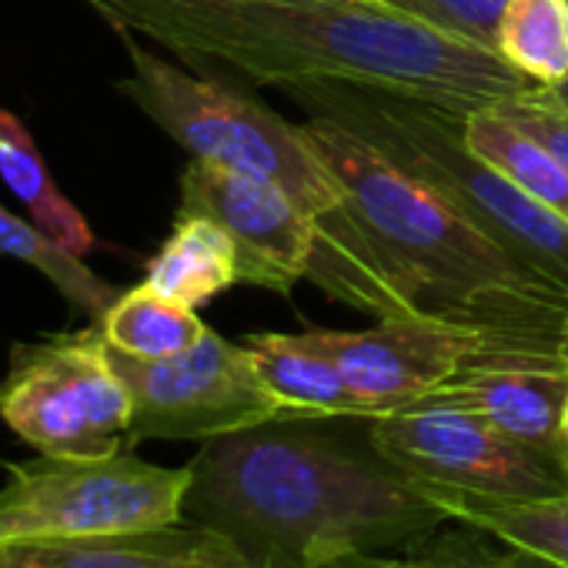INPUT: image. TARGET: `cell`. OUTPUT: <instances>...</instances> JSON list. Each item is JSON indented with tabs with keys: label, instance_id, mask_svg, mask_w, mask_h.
Wrapping results in <instances>:
<instances>
[{
	"label": "cell",
	"instance_id": "obj_22",
	"mask_svg": "<svg viewBox=\"0 0 568 568\" xmlns=\"http://www.w3.org/2000/svg\"><path fill=\"white\" fill-rule=\"evenodd\" d=\"M392 11H402L415 21H425L452 38L498 48V21L508 0H382Z\"/></svg>",
	"mask_w": 568,
	"mask_h": 568
},
{
	"label": "cell",
	"instance_id": "obj_7",
	"mask_svg": "<svg viewBox=\"0 0 568 568\" xmlns=\"http://www.w3.org/2000/svg\"><path fill=\"white\" fill-rule=\"evenodd\" d=\"M134 402L98 325L18 345L0 418L51 458H104L131 442Z\"/></svg>",
	"mask_w": 568,
	"mask_h": 568
},
{
	"label": "cell",
	"instance_id": "obj_28",
	"mask_svg": "<svg viewBox=\"0 0 568 568\" xmlns=\"http://www.w3.org/2000/svg\"><path fill=\"white\" fill-rule=\"evenodd\" d=\"M271 568H295V565H271Z\"/></svg>",
	"mask_w": 568,
	"mask_h": 568
},
{
	"label": "cell",
	"instance_id": "obj_4",
	"mask_svg": "<svg viewBox=\"0 0 568 568\" xmlns=\"http://www.w3.org/2000/svg\"><path fill=\"white\" fill-rule=\"evenodd\" d=\"M121 38L131 54V74L118 81L124 98H131L191 158L264 178L288 191L318 221L322 251L308 281L335 302L375 318L422 312L418 292L368 237L338 174L305 134V124L284 121L261 101L217 84L214 78H194L168 64L138 48L124 31Z\"/></svg>",
	"mask_w": 568,
	"mask_h": 568
},
{
	"label": "cell",
	"instance_id": "obj_24",
	"mask_svg": "<svg viewBox=\"0 0 568 568\" xmlns=\"http://www.w3.org/2000/svg\"><path fill=\"white\" fill-rule=\"evenodd\" d=\"M305 568H551V565L521 551H511L508 558H491V561H442V558H385L378 551L352 548V551L318 558Z\"/></svg>",
	"mask_w": 568,
	"mask_h": 568
},
{
	"label": "cell",
	"instance_id": "obj_3",
	"mask_svg": "<svg viewBox=\"0 0 568 568\" xmlns=\"http://www.w3.org/2000/svg\"><path fill=\"white\" fill-rule=\"evenodd\" d=\"M305 134L338 174L368 237L408 277L425 315L478 328L525 368H561L568 288L545 277L365 138L325 118Z\"/></svg>",
	"mask_w": 568,
	"mask_h": 568
},
{
	"label": "cell",
	"instance_id": "obj_23",
	"mask_svg": "<svg viewBox=\"0 0 568 568\" xmlns=\"http://www.w3.org/2000/svg\"><path fill=\"white\" fill-rule=\"evenodd\" d=\"M515 124H521L531 138H538L568 171V108L551 101L541 88L535 94L498 104Z\"/></svg>",
	"mask_w": 568,
	"mask_h": 568
},
{
	"label": "cell",
	"instance_id": "obj_6",
	"mask_svg": "<svg viewBox=\"0 0 568 568\" xmlns=\"http://www.w3.org/2000/svg\"><path fill=\"white\" fill-rule=\"evenodd\" d=\"M191 468H164L121 448L104 458L14 465L0 488V545L74 541L184 521Z\"/></svg>",
	"mask_w": 568,
	"mask_h": 568
},
{
	"label": "cell",
	"instance_id": "obj_19",
	"mask_svg": "<svg viewBox=\"0 0 568 568\" xmlns=\"http://www.w3.org/2000/svg\"><path fill=\"white\" fill-rule=\"evenodd\" d=\"M94 325L101 328L104 342L114 352L141 362H161L181 355L191 345H197L201 335L207 332V325L197 318L194 308L164 298L144 281L131 292H121Z\"/></svg>",
	"mask_w": 568,
	"mask_h": 568
},
{
	"label": "cell",
	"instance_id": "obj_10",
	"mask_svg": "<svg viewBox=\"0 0 568 568\" xmlns=\"http://www.w3.org/2000/svg\"><path fill=\"white\" fill-rule=\"evenodd\" d=\"M308 335L338 365L372 418L422 402L465 368L515 365L478 328L425 312L385 315L368 332L308 328Z\"/></svg>",
	"mask_w": 568,
	"mask_h": 568
},
{
	"label": "cell",
	"instance_id": "obj_25",
	"mask_svg": "<svg viewBox=\"0 0 568 568\" xmlns=\"http://www.w3.org/2000/svg\"><path fill=\"white\" fill-rule=\"evenodd\" d=\"M551 101H558L561 108H568V81L565 84H558V88H541Z\"/></svg>",
	"mask_w": 568,
	"mask_h": 568
},
{
	"label": "cell",
	"instance_id": "obj_12",
	"mask_svg": "<svg viewBox=\"0 0 568 568\" xmlns=\"http://www.w3.org/2000/svg\"><path fill=\"white\" fill-rule=\"evenodd\" d=\"M11 568H254L221 531L164 525L148 531L98 535L74 541L11 545Z\"/></svg>",
	"mask_w": 568,
	"mask_h": 568
},
{
	"label": "cell",
	"instance_id": "obj_20",
	"mask_svg": "<svg viewBox=\"0 0 568 568\" xmlns=\"http://www.w3.org/2000/svg\"><path fill=\"white\" fill-rule=\"evenodd\" d=\"M515 71L538 88L568 81V0H508L498 21V48Z\"/></svg>",
	"mask_w": 568,
	"mask_h": 568
},
{
	"label": "cell",
	"instance_id": "obj_21",
	"mask_svg": "<svg viewBox=\"0 0 568 568\" xmlns=\"http://www.w3.org/2000/svg\"><path fill=\"white\" fill-rule=\"evenodd\" d=\"M0 254L24 261L34 271H41L74 308H81L94 322H101V315L121 295L118 288H111L104 277H98L78 254L64 251L34 221L18 217L4 204H0Z\"/></svg>",
	"mask_w": 568,
	"mask_h": 568
},
{
	"label": "cell",
	"instance_id": "obj_5",
	"mask_svg": "<svg viewBox=\"0 0 568 568\" xmlns=\"http://www.w3.org/2000/svg\"><path fill=\"white\" fill-rule=\"evenodd\" d=\"M284 94L308 118L335 121L365 138L525 264L568 288V221L531 201L468 148L465 114L402 91L345 81L295 84Z\"/></svg>",
	"mask_w": 568,
	"mask_h": 568
},
{
	"label": "cell",
	"instance_id": "obj_1",
	"mask_svg": "<svg viewBox=\"0 0 568 568\" xmlns=\"http://www.w3.org/2000/svg\"><path fill=\"white\" fill-rule=\"evenodd\" d=\"M197 71L277 91L315 81L375 84L471 114L538 84L498 51L452 38L382 0H81Z\"/></svg>",
	"mask_w": 568,
	"mask_h": 568
},
{
	"label": "cell",
	"instance_id": "obj_18",
	"mask_svg": "<svg viewBox=\"0 0 568 568\" xmlns=\"http://www.w3.org/2000/svg\"><path fill=\"white\" fill-rule=\"evenodd\" d=\"M0 178L31 211V221L54 237L64 251L84 257L94 247V234L81 211L58 191L31 131L0 108Z\"/></svg>",
	"mask_w": 568,
	"mask_h": 568
},
{
	"label": "cell",
	"instance_id": "obj_27",
	"mask_svg": "<svg viewBox=\"0 0 568 568\" xmlns=\"http://www.w3.org/2000/svg\"><path fill=\"white\" fill-rule=\"evenodd\" d=\"M561 445L568 452V402H565V418H561Z\"/></svg>",
	"mask_w": 568,
	"mask_h": 568
},
{
	"label": "cell",
	"instance_id": "obj_8",
	"mask_svg": "<svg viewBox=\"0 0 568 568\" xmlns=\"http://www.w3.org/2000/svg\"><path fill=\"white\" fill-rule=\"evenodd\" d=\"M375 445L412 478L488 501H545L568 491V455L521 442L488 418L415 402L372 422Z\"/></svg>",
	"mask_w": 568,
	"mask_h": 568
},
{
	"label": "cell",
	"instance_id": "obj_14",
	"mask_svg": "<svg viewBox=\"0 0 568 568\" xmlns=\"http://www.w3.org/2000/svg\"><path fill=\"white\" fill-rule=\"evenodd\" d=\"M264 388L281 402L284 415H362L372 418L362 398L348 388L338 365L302 335L257 332L241 342Z\"/></svg>",
	"mask_w": 568,
	"mask_h": 568
},
{
	"label": "cell",
	"instance_id": "obj_16",
	"mask_svg": "<svg viewBox=\"0 0 568 568\" xmlns=\"http://www.w3.org/2000/svg\"><path fill=\"white\" fill-rule=\"evenodd\" d=\"M468 148L498 168L518 191L568 221V171L565 164L521 124H515L498 104L465 114Z\"/></svg>",
	"mask_w": 568,
	"mask_h": 568
},
{
	"label": "cell",
	"instance_id": "obj_17",
	"mask_svg": "<svg viewBox=\"0 0 568 568\" xmlns=\"http://www.w3.org/2000/svg\"><path fill=\"white\" fill-rule=\"evenodd\" d=\"M438 505L452 521L471 525L511 551L531 555L551 568H568V491L545 501H488L435 488Z\"/></svg>",
	"mask_w": 568,
	"mask_h": 568
},
{
	"label": "cell",
	"instance_id": "obj_2",
	"mask_svg": "<svg viewBox=\"0 0 568 568\" xmlns=\"http://www.w3.org/2000/svg\"><path fill=\"white\" fill-rule=\"evenodd\" d=\"M362 415H277L201 442L184 521L227 535L254 568L432 535L452 515L398 468Z\"/></svg>",
	"mask_w": 568,
	"mask_h": 568
},
{
	"label": "cell",
	"instance_id": "obj_13",
	"mask_svg": "<svg viewBox=\"0 0 568 568\" xmlns=\"http://www.w3.org/2000/svg\"><path fill=\"white\" fill-rule=\"evenodd\" d=\"M422 402L475 412L521 442L568 455L561 445L568 372L561 368H521V365L465 368L445 385H438L432 395H425Z\"/></svg>",
	"mask_w": 568,
	"mask_h": 568
},
{
	"label": "cell",
	"instance_id": "obj_9",
	"mask_svg": "<svg viewBox=\"0 0 568 568\" xmlns=\"http://www.w3.org/2000/svg\"><path fill=\"white\" fill-rule=\"evenodd\" d=\"M111 362L134 402L131 445L148 438L207 442L284 415L281 402L264 388L251 352L211 328L181 355L141 362L111 348Z\"/></svg>",
	"mask_w": 568,
	"mask_h": 568
},
{
	"label": "cell",
	"instance_id": "obj_26",
	"mask_svg": "<svg viewBox=\"0 0 568 568\" xmlns=\"http://www.w3.org/2000/svg\"><path fill=\"white\" fill-rule=\"evenodd\" d=\"M558 355H561V365L568 372V312H565V322H561V345H558Z\"/></svg>",
	"mask_w": 568,
	"mask_h": 568
},
{
	"label": "cell",
	"instance_id": "obj_11",
	"mask_svg": "<svg viewBox=\"0 0 568 568\" xmlns=\"http://www.w3.org/2000/svg\"><path fill=\"white\" fill-rule=\"evenodd\" d=\"M178 214L217 221L237 247V274L244 284L288 295L322 251L318 221L284 187L191 158L181 174Z\"/></svg>",
	"mask_w": 568,
	"mask_h": 568
},
{
	"label": "cell",
	"instance_id": "obj_15",
	"mask_svg": "<svg viewBox=\"0 0 568 568\" xmlns=\"http://www.w3.org/2000/svg\"><path fill=\"white\" fill-rule=\"evenodd\" d=\"M237 281V247L231 234L201 214H178L174 231L144 267V284L194 312Z\"/></svg>",
	"mask_w": 568,
	"mask_h": 568
}]
</instances>
